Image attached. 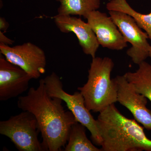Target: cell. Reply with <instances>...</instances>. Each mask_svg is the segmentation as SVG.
<instances>
[{
	"mask_svg": "<svg viewBox=\"0 0 151 151\" xmlns=\"http://www.w3.org/2000/svg\"><path fill=\"white\" fill-rule=\"evenodd\" d=\"M63 100L47 94L43 79L37 88L19 97L18 107L35 117L42 138L43 151H60L67 143L70 129L77 122L71 111L64 110Z\"/></svg>",
	"mask_w": 151,
	"mask_h": 151,
	"instance_id": "1",
	"label": "cell"
},
{
	"mask_svg": "<svg viewBox=\"0 0 151 151\" xmlns=\"http://www.w3.org/2000/svg\"><path fill=\"white\" fill-rule=\"evenodd\" d=\"M97 127L103 151H151V139L135 120L122 115L112 104L100 113Z\"/></svg>",
	"mask_w": 151,
	"mask_h": 151,
	"instance_id": "2",
	"label": "cell"
},
{
	"mask_svg": "<svg viewBox=\"0 0 151 151\" xmlns=\"http://www.w3.org/2000/svg\"><path fill=\"white\" fill-rule=\"evenodd\" d=\"M114 66V62L110 58H92L87 82L78 88L89 111L100 113L118 102L117 86L114 79L111 78Z\"/></svg>",
	"mask_w": 151,
	"mask_h": 151,
	"instance_id": "3",
	"label": "cell"
},
{
	"mask_svg": "<svg viewBox=\"0 0 151 151\" xmlns=\"http://www.w3.org/2000/svg\"><path fill=\"white\" fill-rule=\"evenodd\" d=\"M47 94L57 97L65 102L66 106L75 116L76 121L84 125L91 134V139L95 145L101 146L102 139L97 127V120L93 118L85 103L80 92L69 94L64 91L60 78L55 72L43 78Z\"/></svg>",
	"mask_w": 151,
	"mask_h": 151,
	"instance_id": "4",
	"label": "cell"
},
{
	"mask_svg": "<svg viewBox=\"0 0 151 151\" xmlns=\"http://www.w3.org/2000/svg\"><path fill=\"white\" fill-rule=\"evenodd\" d=\"M40 133L35 117L29 111L0 122V134L8 137L19 151H44Z\"/></svg>",
	"mask_w": 151,
	"mask_h": 151,
	"instance_id": "5",
	"label": "cell"
},
{
	"mask_svg": "<svg viewBox=\"0 0 151 151\" xmlns=\"http://www.w3.org/2000/svg\"><path fill=\"white\" fill-rule=\"evenodd\" d=\"M109 14L127 42L132 45L127 51L128 56L137 65L145 61L150 56L151 47L147 33L129 15L117 11H109Z\"/></svg>",
	"mask_w": 151,
	"mask_h": 151,
	"instance_id": "6",
	"label": "cell"
},
{
	"mask_svg": "<svg viewBox=\"0 0 151 151\" xmlns=\"http://www.w3.org/2000/svg\"><path fill=\"white\" fill-rule=\"evenodd\" d=\"M0 52L8 61L23 69L32 79L45 73L46 58L44 51L31 42L11 47L0 43Z\"/></svg>",
	"mask_w": 151,
	"mask_h": 151,
	"instance_id": "7",
	"label": "cell"
},
{
	"mask_svg": "<svg viewBox=\"0 0 151 151\" xmlns=\"http://www.w3.org/2000/svg\"><path fill=\"white\" fill-rule=\"evenodd\" d=\"M118 92V102L131 112L134 119L146 129L151 130V111L147 107V98L136 91L125 75L113 78Z\"/></svg>",
	"mask_w": 151,
	"mask_h": 151,
	"instance_id": "8",
	"label": "cell"
},
{
	"mask_svg": "<svg viewBox=\"0 0 151 151\" xmlns=\"http://www.w3.org/2000/svg\"><path fill=\"white\" fill-rule=\"evenodd\" d=\"M87 22L93 31L100 45L105 48L120 50L127 47V42L111 17L94 10L88 14Z\"/></svg>",
	"mask_w": 151,
	"mask_h": 151,
	"instance_id": "9",
	"label": "cell"
},
{
	"mask_svg": "<svg viewBox=\"0 0 151 151\" xmlns=\"http://www.w3.org/2000/svg\"><path fill=\"white\" fill-rule=\"evenodd\" d=\"M32 79L23 69L4 57L0 58V100L7 101L19 96L29 87Z\"/></svg>",
	"mask_w": 151,
	"mask_h": 151,
	"instance_id": "10",
	"label": "cell"
},
{
	"mask_svg": "<svg viewBox=\"0 0 151 151\" xmlns=\"http://www.w3.org/2000/svg\"><path fill=\"white\" fill-rule=\"evenodd\" d=\"M54 19L57 27L61 32H73L76 35L85 54L90 55L92 58L96 57L100 44L88 23L83 21L80 18L68 15L58 14Z\"/></svg>",
	"mask_w": 151,
	"mask_h": 151,
	"instance_id": "11",
	"label": "cell"
},
{
	"mask_svg": "<svg viewBox=\"0 0 151 151\" xmlns=\"http://www.w3.org/2000/svg\"><path fill=\"white\" fill-rule=\"evenodd\" d=\"M138 65L134 72H127L124 75L136 91L151 102V65L144 61Z\"/></svg>",
	"mask_w": 151,
	"mask_h": 151,
	"instance_id": "12",
	"label": "cell"
},
{
	"mask_svg": "<svg viewBox=\"0 0 151 151\" xmlns=\"http://www.w3.org/2000/svg\"><path fill=\"white\" fill-rule=\"evenodd\" d=\"M86 127L78 122L70 129L65 151H102L94 145L86 136Z\"/></svg>",
	"mask_w": 151,
	"mask_h": 151,
	"instance_id": "13",
	"label": "cell"
},
{
	"mask_svg": "<svg viewBox=\"0 0 151 151\" xmlns=\"http://www.w3.org/2000/svg\"><path fill=\"white\" fill-rule=\"evenodd\" d=\"M60 3L58 14L78 15L86 19L88 14L100 8V0H57Z\"/></svg>",
	"mask_w": 151,
	"mask_h": 151,
	"instance_id": "14",
	"label": "cell"
},
{
	"mask_svg": "<svg viewBox=\"0 0 151 151\" xmlns=\"http://www.w3.org/2000/svg\"><path fill=\"white\" fill-rule=\"evenodd\" d=\"M106 8L109 11L123 12L133 17L139 26L147 33L151 41V12L148 14L138 12L131 7L126 0H111L106 5ZM149 57L151 58V47Z\"/></svg>",
	"mask_w": 151,
	"mask_h": 151,
	"instance_id": "15",
	"label": "cell"
},
{
	"mask_svg": "<svg viewBox=\"0 0 151 151\" xmlns=\"http://www.w3.org/2000/svg\"><path fill=\"white\" fill-rule=\"evenodd\" d=\"M14 42V41L7 37L4 35L2 31H0V43L4 44L6 45H12Z\"/></svg>",
	"mask_w": 151,
	"mask_h": 151,
	"instance_id": "16",
	"label": "cell"
},
{
	"mask_svg": "<svg viewBox=\"0 0 151 151\" xmlns=\"http://www.w3.org/2000/svg\"><path fill=\"white\" fill-rule=\"evenodd\" d=\"M9 24L5 19L3 17L0 18V30L1 31H6L8 28Z\"/></svg>",
	"mask_w": 151,
	"mask_h": 151,
	"instance_id": "17",
	"label": "cell"
}]
</instances>
